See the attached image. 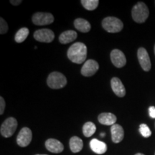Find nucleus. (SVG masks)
<instances>
[{
  "label": "nucleus",
  "instance_id": "obj_12",
  "mask_svg": "<svg viewBox=\"0 0 155 155\" xmlns=\"http://www.w3.org/2000/svg\"><path fill=\"white\" fill-rule=\"evenodd\" d=\"M111 88L114 94L119 97H124L126 95V89L119 78H112L111 81Z\"/></svg>",
  "mask_w": 155,
  "mask_h": 155
},
{
  "label": "nucleus",
  "instance_id": "obj_20",
  "mask_svg": "<svg viewBox=\"0 0 155 155\" xmlns=\"http://www.w3.org/2000/svg\"><path fill=\"white\" fill-rule=\"evenodd\" d=\"M96 131V127L93 122H86L83 127V133L85 137H90L95 134Z\"/></svg>",
  "mask_w": 155,
  "mask_h": 155
},
{
  "label": "nucleus",
  "instance_id": "obj_23",
  "mask_svg": "<svg viewBox=\"0 0 155 155\" xmlns=\"http://www.w3.org/2000/svg\"><path fill=\"white\" fill-rule=\"evenodd\" d=\"M139 131H140L141 134L145 138H148L152 135V131H151L148 126L145 124H141L139 126Z\"/></svg>",
  "mask_w": 155,
  "mask_h": 155
},
{
  "label": "nucleus",
  "instance_id": "obj_24",
  "mask_svg": "<svg viewBox=\"0 0 155 155\" xmlns=\"http://www.w3.org/2000/svg\"><path fill=\"white\" fill-rule=\"evenodd\" d=\"M8 25L2 17L0 18V34L4 35L8 31Z\"/></svg>",
  "mask_w": 155,
  "mask_h": 155
},
{
  "label": "nucleus",
  "instance_id": "obj_16",
  "mask_svg": "<svg viewBox=\"0 0 155 155\" xmlns=\"http://www.w3.org/2000/svg\"><path fill=\"white\" fill-rule=\"evenodd\" d=\"M99 123L104 125L113 126L116 122V116L111 113H102L98 117Z\"/></svg>",
  "mask_w": 155,
  "mask_h": 155
},
{
  "label": "nucleus",
  "instance_id": "obj_21",
  "mask_svg": "<svg viewBox=\"0 0 155 155\" xmlns=\"http://www.w3.org/2000/svg\"><path fill=\"white\" fill-rule=\"evenodd\" d=\"M29 32H30V31H29V30L27 28H21L20 30H18V32H17L16 35H15V41L17 43H21V42H24L27 39V38H28Z\"/></svg>",
  "mask_w": 155,
  "mask_h": 155
},
{
  "label": "nucleus",
  "instance_id": "obj_3",
  "mask_svg": "<svg viewBox=\"0 0 155 155\" xmlns=\"http://www.w3.org/2000/svg\"><path fill=\"white\" fill-rule=\"evenodd\" d=\"M102 27L106 32L110 33H116L122 30L123 22L119 19L114 17H108L103 19Z\"/></svg>",
  "mask_w": 155,
  "mask_h": 155
},
{
  "label": "nucleus",
  "instance_id": "obj_27",
  "mask_svg": "<svg viewBox=\"0 0 155 155\" xmlns=\"http://www.w3.org/2000/svg\"><path fill=\"white\" fill-rule=\"evenodd\" d=\"M21 2H22V1L21 0H10V3L12 5H15V6H17L19 5H20Z\"/></svg>",
  "mask_w": 155,
  "mask_h": 155
},
{
  "label": "nucleus",
  "instance_id": "obj_5",
  "mask_svg": "<svg viewBox=\"0 0 155 155\" xmlns=\"http://www.w3.org/2000/svg\"><path fill=\"white\" fill-rule=\"evenodd\" d=\"M17 127V120L13 117L7 119L1 126L0 132L5 138H9L14 134Z\"/></svg>",
  "mask_w": 155,
  "mask_h": 155
},
{
  "label": "nucleus",
  "instance_id": "obj_31",
  "mask_svg": "<svg viewBox=\"0 0 155 155\" xmlns=\"http://www.w3.org/2000/svg\"><path fill=\"white\" fill-rule=\"evenodd\" d=\"M154 54H155V45H154Z\"/></svg>",
  "mask_w": 155,
  "mask_h": 155
},
{
  "label": "nucleus",
  "instance_id": "obj_26",
  "mask_svg": "<svg viewBox=\"0 0 155 155\" xmlns=\"http://www.w3.org/2000/svg\"><path fill=\"white\" fill-rule=\"evenodd\" d=\"M149 114L152 119H155V107L154 106H150L149 108Z\"/></svg>",
  "mask_w": 155,
  "mask_h": 155
},
{
  "label": "nucleus",
  "instance_id": "obj_8",
  "mask_svg": "<svg viewBox=\"0 0 155 155\" xmlns=\"http://www.w3.org/2000/svg\"><path fill=\"white\" fill-rule=\"evenodd\" d=\"M34 38L37 41L41 42H51L55 38V34L49 29H40L36 30L33 35Z\"/></svg>",
  "mask_w": 155,
  "mask_h": 155
},
{
  "label": "nucleus",
  "instance_id": "obj_28",
  "mask_svg": "<svg viewBox=\"0 0 155 155\" xmlns=\"http://www.w3.org/2000/svg\"><path fill=\"white\" fill-rule=\"evenodd\" d=\"M135 155H144V154H141V153H137V154H136Z\"/></svg>",
  "mask_w": 155,
  "mask_h": 155
},
{
  "label": "nucleus",
  "instance_id": "obj_10",
  "mask_svg": "<svg viewBox=\"0 0 155 155\" xmlns=\"http://www.w3.org/2000/svg\"><path fill=\"white\" fill-rule=\"evenodd\" d=\"M99 68V65L94 60H88L85 62L81 68V74L83 76L90 77L94 75Z\"/></svg>",
  "mask_w": 155,
  "mask_h": 155
},
{
  "label": "nucleus",
  "instance_id": "obj_7",
  "mask_svg": "<svg viewBox=\"0 0 155 155\" xmlns=\"http://www.w3.org/2000/svg\"><path fill=\"white\" fill-rule=\"evenodd\" d=\"M32 20L36 25H47L54 22V17L50 13L37 12L33 15Z\"/></svg>",
  "mask_w": 155,
  "mask_h": 155
},
{
  "label": "nucleus",
  "instance_id": "obj_32",
  "mask_svg": "<svg viewBox=\"0 0 155 155\" xmlns=\"http://www.w3.org/2000/svg\"><path fill=\"white\" fill-rule=\"evenodd\" d=\"M154 155H155V154H154Z\"/></svg>",
  "mask_w": 155,
  "mask_h": 155
},
{
  "label": "nucleus",
  "instance_id": "obj_33",
  "mask_svg": "<svg viewBox=\"0 0 155 155\" xmlns=\"http://www.w3.org/2000/svg\"></svg>",
  "mask_w": 155,
  "mask_h": 155
},
{
  "label": "nucleus",
  "instance_id": "obj_17",
  "mask_svg": "<svg viewBox=\"0 0 155 155\" xmlns=\"http://www.w3.org/2000/svg\"><path fill=\"white\" fill-rule=\"evenodd\" d=\"M77 32L74 30H67L63 32L59 37V41L62 44H68L74 41L77 38Z\"/></svg>",
  "mask_w": 155,
  "mask_h": 155
},
{
  "label": "nucleus",
  "instance_id": "obj_9",
  "mask_svg": "<svg viewBox=\"0 0 155 155\" xmlns=\"http://www.w3.org/2000/svg\"><path fill=\"white\" fill-rule=\"evenodd\" d=\"M137 58H138L139 64L142 69L146 72L150 71L151 67H152V64H151L150 55L145 48H139L138 51H137Z\"/></svg>",
  "mask_w": 155,
  "mask_h": 155
},
{
  "label": "nucleus",
  "instance_id": "obj_1",
  "mask_svg": "<svg viewBox=\"0 0 155 155\" xmlns=\"http://www.w3.org/2000/svg\"><path fill=\"white\" fill-rule=\"evenodd\" d=\"M68 58L73 63L81 64L86 61L87 57V47L83 42H75L68 50Z\"/></svg>",
  "mask_w": 155,
  "mask_h": 155
},
{
  "label": "nucleus",
  "instance_id": "obj_14",
  "mask_svg": "<svg viewBox=\"0 0 155 155\" xmlns=\"http://www.w3.org/2000/svg\"><path fill=\"white\" fill-rule=\"evenodd\" d=\"M111 133L112 141L116 144L121 142L124 137V131L123 127L119 124H115L111 126Z\"/></svg>",
  "mask_w": 155,
  "mask_h": 155
},
{
  "label": "nucleus",
  "instance_id": "obj_25",
  "mask_svg": "<svg viewBox=\"0 0 155 155\" xmlns=\"http://www.w3.org/2000/svg\"><path fill=\"white\" fill-rule=\"evenodd\" d=\"M5 101L3 98L2 96L0 97V114L2 115L4 111H5Z\"/></svg>",
  "mask_w": 155,
  "mask_h": 155
},
{
  "label": "nucleus",
  "instance_id": "obj_15",
  "mask_svg": "<svg viewBox=\"0 0 155 155\" xmlns=\"http://www.w3.org/2000/svg\"><path fill=\"white\" fill-rule=\"evenodd\" d=\"M90 147L93 152L98 154H103L107 151L106 144L96 139H93L90 141Z\"/></svg>",
  "mask_w": 155,
  "mask_h": 155
},
{
  "label": "nucleus",
  "instance_id": "obj_13",
  "mask_svg": "<svg viewBox=\"0 0 155 155\" xmlns=\"http://www.w3.org/2000/svg\"><path fill=\"white\" fill-rule=\"evenodd\" d=\"M46 149L52 153H61L64 150V146L60 141L55 139H49L45 141Z\"/></svg>",
  "mask_w": 155,
  "mask_h": 155
},
{
  "label": "nucleus",
  "instance_id": "obj_6",
  "mask_svg": "<svg viewBox=\"0 0 155 155\" xmlns=\"http://www.w3.org/2000/svg\"><path fill=\"white\" fill-rule=\"evenodd\" d=\"M32 139V131L28 127L21 129L17 137V143L19 147H25L30 144Z\"/></svg>",
  "mask_w": 155,
  "mask_h": 155
},
{
  "label": "nucleus",
  "instance_id": "obj_2",
  "mask_svg": "<svg viewBox=\"0 0 155 155\" xmlns=\"http://www.w3.org/2000/svg\"><path fill=\"white\" fill-rule=\"evenodd\" d=\"M150 15L148 7L144 2H138L133 7L131 16L134 21L137 23H144Z\"/></svg>",
  "mask_w": 155,
  "mask_h": 155
},
{
  "label": "nucleus",
  "instance_id": "obj_4",
  "mask_svg": "<svg viewBox=\"0 0 155 155\" xmlns=\"http://www.w3.org/2000/svg\"><path fill=\"white\" fill-rule=\"evenodd\" d=\"M47 83L50 88L60 89L66 86L67 79L66 77L61 73L53 72L48 76Z\"/></svg>",
  "mask_w": 155,
  "mask_h": 155
},
{
  "label": "nucleus",
  "instance_id": "obj_18",
  "mask_svg": "<svg viewBox=\"0 0 155 155\" xmlns=\"http://www.w3.org/2000/svg\"><path fill=\"white\" fill-rule=\"evenodd\" d=\"M74 26L78 30L83 33H86L91 30V26L89 22L83 18H78L74 21Z\"/></svg>",
  "mask_w": 155,
  "mask_h": 155
},
{
  "label": "nucleus",
  "instance_id": "obj_30",
  "mask_svg": "<svg viewBox=\"0 0 155 155\" xmlns=\"http://www.w3.org/2000/svg\"><path fill=\"white\" fill-rule=\"evenodd\" d=\"M35 155H48V154H35Z\"/></svg>",
  "mask_w": 155,
  "mask_h": 155
},
{
  "label": "nucleus",
  "instance_id": "obj_19",
  "mask_svg": "<svg viewBox=\"0 0 155 155\" xmlns=\"http://www.w3.org/2000/svg\"><path fill=\"white\" fill-rule=\"evenodd\" d=\"M70 149L73 153H78L82 150L83 143L82 139L78 137H73L70 139Z\"/></svg>",
  "mask_w": 155,
  "mask_h": 155
},
{
  "label": "nucleus",
  "instance_id": "obj_11",
  "mask_svg": "<svg viewBox=\"0 0 155 155\" xmlns=\"http://www.w3.org/2000/svg\"><path fill=\"white\" fill-rule=\"evenodd\" d=\"M111 61L114 66L116 68L124 67L127 63V59H126L125 55L121 50L119 49H114L111 53Z\"/></svg>",
  "mask_w": 155,
  "mask_h": 155
},
{
  "label": "nucleus",
  "instance_id": "obj_22",
  "mask_svg": "<svg viewBox=\"0 0 155 155\" xmlns=\"http://www.w3.org/2000/svg\"><path fill=\"white\" fill-rule=\"evenodd\" d=\"M81 2L87 10L93 11L98 7L99 1L98 0H82Z\"/></svg>",
  "mask_w": 155,
  "mask_h": 155
},
{
  "label": "nucleus",
  "instance_id": "obj_29",
  "mask_svg": "<svg viewBox=\"0 0 155 155\" xmlns=\"http://www.w3.org/2000/svg\"><path fill=\"white\" fill-rule=\"evenodd\" d=\"M101 137H104V135H105V134H104V133H102L101 134Z\"/></svg>",
  "mask_w": 155,
  "mask_h": 155
}]
</instances>
